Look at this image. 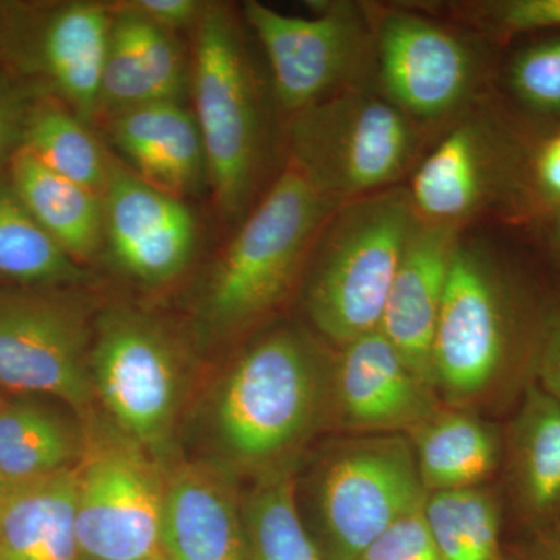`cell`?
<instances>
[{"label": "cell", "instance_id": "1", "mask_svg": "<svg viewBox=\"0 0 560 560\" xmlns=\"http://www.w3.org/2000/svg\"><path fill=\"white\" fill-rule=\"evenodd\" d=\"M338 206L289 164L213 264L200 301L202 331L234 337L275 312Z\"/></svg>", "mask_w": 560, "mask_h": 560}, {"label": "cell", "instance_id": "2", "mask_svg": "<svg viewBox=\"0 0 560 560\" xmlns=\"http://www.w3.org/2000/svg\"><path fill=\"white\" fill-rule=\"evenodd\" d=\"M324 400L318 359L296 331L280 329L246 348L213 400V433L231 469L264 474L287 464L311 433Z\"/></svg>", "mask_w": 560, "mask_h": 560}, {"label": "cell", "instance_id": "3", "mask_svg": "<svg viewBox=\"0 0 560 560\" xmlns=\"http://www.w3.org/2000/svg\"><path fill=\"white\" fill-rule=\"evenodd\" d=\"M190 61L213 202L224 220H241L259 184L267 132L259 83L230 7L208 3L194 28Z\"/></svg>", "mask_w": 560, "mask_h": 560}, {"label": "cell", "instance_id": "4", "mask_svg": "<svg viewBox=\"0 0 560 560\" xmlns=\"http://www.w3.org/2000/svg\"><path fill=\"white\" fill-rule=\"evenodd\" d=\"M418 215L407 190L346 202L316 243L307 311L342 346L381 329L383 312Z\"/></svg>", "mask_w": 560, "mask_h": 560}, {"label": "cell", "instance_id": "5", "mask_svg": "<svg viewBox=\"0 0 560 560\" xmlns=\"http://www.w3.org/2000/svg\"><path fill=\"white\" fill-rule=\"evenodd\" d=\"M517 276L459 246L433 338L434 386L453 404L481 396L521 345L536 348L545 312H530Z\"/></svg>", "mask_w": 560, "mask_h": 560}, {"label": "cell", "instance_id": "6", "mask_svg": "<svg viewBox=\"0 0 560 560\" xmlns=\"http://www.w3.org/2000/svg\"><path fill=\"white\" fill-rule=\"evenodd\" d=\"M83 422L73 467L75 528L84 560H164L168 467L108 418Z\"/></svg>", "mask_w": 560, "mask_h": 560}, {"label": "cell", "instance_id": "7", "mask_svg": "<svg viewBox=\"0 0 560 560\" xmlns=\"http://www.w3.org/2000/svg\"><path fill=\"white\" fill-rule=\"evenodd\" d=\"M289 147V164L341 205L399 179L415 154L416 131L394 103L348 88L291 116Z\"/></svg>", "mask_w": 560, "mask_h": 560}, {"label": "cell", "instance_id": "8", "mask_svg": "<svg viewBox=\"0 0 560 560\" xmlns=\"http://www.w3.org/2000/svg\"><path fill=\"white\" fill-rule=\"evenodd\" d=\"M91 375L106 418L164 460L183 405L186 360L160 320L127 307L94 320Z\"/></svg>", "mask_w": 560, "mask_h": 560}, {"label": "cell", "instance_id": "9", "mask_svg": "<svg viewBox=\"0 0 560 560\" xmlns=\"http://www.w3.org/2000/svg\"><path fill=\"white\" fill-rule=\"evenodd\" d=\"M92 337L94 320L73 298L0 296V388L57 397L86 418L97 407Z\"/></svg>", "mask_w": 560, "mask_h": 560}, {"label": "cell", "instance_id": "10", "mask_svg": "<svg viewBox=\"0 0 560 560\" xmlns=\"http://www.w3.org/2000/svg\"><path fill=\"white\" fill-rule=\"evenodd\" d=\"M427 495L411 444L404 438L349 445L330 459L319 482L324 559H359L390 523Z\"/></svg>", "mask_w": 560, "mask_h": 560}, {"label": "cell", "instance_id": "11", "mask_svg": "<svg viewBox=\"0 0 560 560\" xmlns=\"http://www.w3.org/2000/svg\"><path fill=\"white\" fill-rule=\"evenodd\" d=\"M528 125H459L412 176L410 194L419 220L455 224L475 210L500 201L515 219L523 213V176Z\"/></svg>", "mask_w": 560, "mask_h": 560}, {"label": "cell", "instance_id": "12", "mask_svg": "<svg viewBox=\"0 0 560 560\" xmlns=\"http://www.w3.org/2000/svg\"><path fill=\"white\" fill-rule=\"evenodd\" d=\"M243 13L267 54L276 102L287 116L350 88L368 43L348 7H326L315 18H300L249 0Z\"/></svg>", "mask_w": 560, "mask_h": 560}, {"label": "cell", "instance_id": "13", "mask_svg": "<svg viewBox=\"0 0 560 560\" xmlns=\"http://www.w3.org/2000/svg\"><path fill=\"white\" fill-rule=\"evenodd\" d=\"M102 198L105 246L125 276L161 287L187 270L198 245V224L184 200L151 186L110 153Z\"/></svg>", "mask_w": 560, "mask_h": 560}, {"label": "cell", "instance_id": "14", "mask_svg": "<svg viewBox=\"0 0 560 560\" xmlns=\"http://www.w3.org/2000/svg\"><path fill=\"white\" fill-rule=\"evenodd\" d=\"M377 57L388 101L408 117L436 119L452 113L474 83L469 47L416 14L394 11L382 18Z\"/></svg>", "mask_w": 560, "mask_h": 560}, {"label": "cell", "instance_id": "15", "mask_svg": "<svg viewBox=\"0 0 560 560\" xmlns=\"http://www.w3.org/2000/svg\"><path fill=\"white\" fill-rule=\"evenodd\" d=\"M331 388L350 429L410 431L438 410L436 390L408 366L381 330L342 346Z\"/></svg>", "mask_w": 560, "mask_h": 560}, {"label": "cell", "instance_id": "16", "mask_svg": "<svg viewBox=\"0 0 560 560\" xmlns=\"http://www.w3.org/2000/svg\"><path fill=\"white\" fill-rule=\"evenodd\" d=\"M161 544L164 560H246L243 510L231 467L209 460L168 467Z\"/></svg>", "mask_w": 560, "mask_h": 560}, {"label": "cell", "instance_id": "17", "mask_svg": "<svg viewBox=\"0 0 560 560\" xmlns=\"http://www.w3.org/2000/svg\"><path fill=\"white\" fill-rule=\"evenodd\" d=\"M458 230L455 224L416 221L378 329L434 390L431 352L453 257L460 243Z\"/></svg>", "mask_w": 560, "mask_h": 560}, {"label": "cell", "instance_id": "18", "mask_svg": "<svg viewBox=\"0 0 560 560\" xmlns=\"http://www.w3.org/2000/svg\"><path fill=\"white\" fill-rule=\"evenodd\" d=\"M113 21L103 65L97 119L190 94L191 61L176 33L124 3H110Z\"/></svg>", "mask_w": 560, "mask_h": 560}, {"label": "cell", "instance_id": "19", "mask_svg": "<svg viewBox=\"0 0 560 560\" xmlns=\"http://www.w3.org/2000/svg\"><path fill=\"white\" fill-rule=\"evenodd\" d=\"M105 125L124 164L156 189L184 200L209 180L200 127L184 103L139 106Z\"/></svg>", "mask_w": 560, "mask_h": 560}, {"label": "cell", "instance_id": "20", "mask_svg": "<svg viewBox=\"0 0 560 560\" xmlns=\"http://www.w3.org/2000/svg\"><path fill=\"white\" fill-rule=\"evenodd\" d=\"M110 21V3H62L47 16L39 35L40 70L66 108L90 125L97 120Z\"/></svg>", "mask_w": 560, "mask_h": 560}, {"label": "cell", "instance_id": "21", "mask_svg": "<svg viewBox=\"0 0 560 560\" xmlns=\"http://www.w3.org/2000/svg\"><path fill=\"white\" fill-rule=\"evenodd\" d=\"M0 560H84L75 528L73 469L3 489Z\"/></svg>", "mask_w": 560, "mask_h": 560}, {"label": "cell", "instance_id": "22", "mask_svg": "<svg viewBox=\"0 0 560 560\" xmlns=\"http://www.w3.org/2000/svg\"><path fill=\"white\" fill-rule=\"evenodd\" d=\"M10 186L39 226L77 264L94 259L105 246L102 195L49 171L21 145L11 158Z\"/></svg>", "mask_w": 560, "mask_h": 560}, {"label": "cell", "instance_id": "23", "mask_svg": "<svg viewBox=\"0 0 560 560\" xmlns=\"http://www.w3.org/2000/svg\"><path fill=\"white\" fill-rule=\"evenodd\" d=\"M410 433L420 481L429 493L478 488L499 464L495 431L467 412L438 408Z\"/></svg>", "mask_w": 560, "mask_h": 560}, {"label": "cell", "instance_id": "24", "mask_svg": "<svg viewBox=\"0 0 560 560\" xmlns=\"http://www.w3.org/2000/svg\"><path fill=\"white\" fill-rule=\"evenodd\" d=\"M83 422L33 401L0 407V486L16 488L73 469L83 452Z\"/></svg>", "mask_w": 560, "mask_h": 560}, {"label": "cell", "instance_id": "25", "mask_svg": "<svg viewBox=\"0 0 560 560\" xmlns=\"http://www.w3.org/2000/svg\"><path fill=\"white\" fill-rule=\"evenodd\" d=\"M515 488L523 508L536 518L560 508V404L533 386L526 393L512 440Z\"/></svg>", "mask_w": 560, "mask_h": 560}, {"label": "cell", "instance_id": "26", "mask_svg": "<svg viewBox=\"0 0 560 560\" xmlns=\"http://www.w3.org/2000/svg\"><path fill=\"white\" fill-rule=\"evenodd\" d=\"M242 510L246 560H326L302 522L289 463L260 474Z\"/></svg>", "mask_w": 560, "mask_h": 560}, {"label": "cell", "instance_id": "27", "mask_svg": "<svg viewBox=\"0 0 560 560\" xmlns=\"http://www.w3.org/2000/svg\"><path fill=\"white\" fill-rule=\"evenodd\" d=\"M21 147L62 178L95 194L105 190L109 153L90 124L66 106L44 105L25 117Z\"/></svg>", "mask_w": 560, "mask_h": 560}, {"label": "cell", "instance_id": "28", "mask_svg": "<svg viewBox=\"0 0 560 560\" xmlns=\"http://www.w3.org/2000/svg\"><path fill=\"white\" fill-rule=\"evenodd\" d=\"M0 276L22 283H75L77 264L24 208L13 187L0 184Z\"/></svg>", "mask_w": 560, "mask_h": 560}, {"label": "cell", "instance_id": "29", "mask_svg": "<svg viewBox=\"0 0 560 560\" xmlns=\"http://www.w3.org/2000/svg\"><path fill=\"white\" fill-rule=\"evenodd\" d=\"M427 523L442 560H503L499 506L480 488L427 495Z\"/></svg>", "mask_w": 560, "mask_h": 560}, {"label": "cell", "instance_id": "30", "mask_svg": "<svg viewBox=\"0 0 560 560\" xmlns=\"http://www.w3.org/2000/svg\"><path fill=\"white\" fill-rule=\"evenodd\" d=\"M508 90L530 127L560 121V32L530 40L512 55Z\"/></svg>", "mask_w": 560, "mask_h": 560}, {"label": "cell", "instance_id": "31", "mask_svg": "<svg viewBox=\"0 0 560 560\" xmlns=\"http://www.w3.org/2000/svg\"><path fill=\"white\" fill-rule=\"evenodd\" d=\"M523 209L525 220L536 223L560 210V121L530 127Z\"/></svg>", "mask_w": 560, "mask_h": 560}, {"label": "cell", "instance_id": "32", "mask_svg": "<svg viewBox=\"0 0 560 560\" xmlns=\"http://www.w3.org/2000/svg\"><path fill=\"white\" fill-rule=\"evenodd\" d=\"M477 10L478 20L499 39L560 32V0H492Z\"/></svg>", "mask_w": 560, "mask_h": 560}, {"label": "cell", "instance_id": "33", "mask_svg": "<svg viewBox=\"0 0 560 560\" xmlns=\"http://www.w3.org/2000/svg\"><path fill=\"white\" fill-rule=\"evenodd\" d=\"M423 506L425 501L390 523L357 560H442Z\"/></svg>", "mask_w": 560, "mask_h": 560}, {"label": "cell", "instance_id": "34", "mask_svg": "<svg viewBox=\"0 0 560 560\" xmlns=\"http://www.w3.org/2000/svg\"><path fill=\"white\" fill-rule=\"evenodd\" d=\"M533 359L541 388L560 404V300L545 312Z\"/></svg>", "mask_w": 560, "mask_h": 560}, {"label": "cell", "instance_id": "35", "mask_svg": "<svg viewBox=\"0 0 560 560\" xmlns=\"http://www.w3.org/2000/svg\"><path fill=\"white\" fill-rule=\"evenodd\" d=\"M165 31L173 33L191 28L201 20L209 2L201 0H130L121 2Z\"/></svg>", "mask_w": 560, "mask_h": 560}, {"label": "cell", "instance_id": "36", "mask_svg": "<svg viewBox=\"0 0 560 560\" xmlns=\"http://www.w3.org/2000/svg\"><path fill=\"white\" fill-rule=\"evenodd\" d=\"M25 117L20 98L9 91H0V154L13 140L21 138Z\"/></svg>", "mask_w": 560, "mask_h": 560}, {"label": "cell", "instance_id": "37", "mask_svg": "<svg viewBox=\"0 0 560 560\" xmlns=\"http://www.w3.org/2000/svg\"><path fill=\"white\" fill-rule=\"evenodd\" d=\"M537 223L540 226V242L544 249L560 265V210Z\"/></svg>", "mask_w": 560, "mask_h": 560}, {"label": "cell", "instance_id": "38", "mask_svg": "<svg viewBox=\"0 0 560 560\" xmlns=\"http://www.w3.org/2000/svg\"><path fill=\"white\" fill-rule=\"evenodd\" d=\"M503 560H560V547L556 541L534 545V547L514 552L510 558L504 556Z\"/></svg>", "mask_w": 560, "mask_h": 560}, {"label": "cell", "instance_id": "39", "mask_svg": "<svg viewBox=\"0 0 560 560\" xmlns=\"http://www.w3.org/2000/svg\"><path fill=\"white\" fill-rule=\"evenodd\" d=\"M3 33H5V21H3L2 9H0V44H2Z\"/></svg>", "mask_w": 560, "mask_h": 560}, {"label": "cell", "instance_id": "40", "mask_svg": "<svg viewBox=\"0 0 560 560\" xmlns=\"http://www.w3.org/2000/svg\"><path fill=\"white\" fill-rule=\"evenodd\" d=\"M556 544L559 545L560 547V525H559V528H558V533H556V539H555Z\"/></svg>", "mask_w": 560, "mask_h": 560}, {"label": "cell", "instance_id": "41", "mask_svg": "<svg viewBox=\"0 0 560 560\" xmlns=\"http://www.w3.org/2000/svg\"><path fill=\"white\" fill-rule=\"evenodd\" d=\"M2 492H3V488H2V486H0V499H2Z\"/></svg>", "mask_w": 560, "mask_h": 560}, {"label": "cell", "instance_id": "42", "mask_svg": "<svg viewBox=\"0 0 560 560\" xmlns=\"http://www.w3.org/2000/svg\"><path fill=\"white\" fill-rule=\"evenodd\" d=\"M2 405H3V404H2V400H0V407H2Z\"/></svg>", "mask_w": 560, "mask_h": 560}]
</instances>
